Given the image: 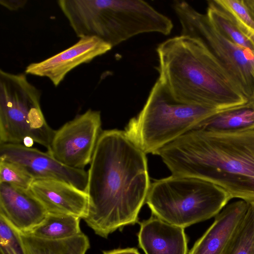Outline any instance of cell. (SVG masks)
<instances>
[{
    "mask_svg": "<svg viewBox=\"0 0 254 254\" xmlns=\"http://www.w3.org/2000/svg\"><path fill=\"white\" fill-rule=\"evenodd\" d=\"M112 48L98 38L82 37L67 49L41 62L29 64L25 72L26 74L46 77L56 87L73 69L90 62Z\"/></svg>",
    "mask_w": 254,
    "mask_h": 254,
    "instance_id": "obj_10",
    "label": "cell"
},
{
    "mask_svg": "<svg viewBox=\"0 0 254 254\" xmlns=\"http://www.w3.org/2000/svg\"><path fill=\"white\" fill-rule=\"evenodd\" d=\"M30 190L48 213L71 215L83 219L88 214L87 192L65 182L36 180Z\"/></svg>",
    "mask_w": 254,
    "mask_h": 254,
    "instance_id": "obj_12",
    "label": "cell"
},
{
    "mask_svg": "<svg viewBox=\"0 0 254 254\" xmlns=\"http://www.w3.org/2000/svg\"><path fill=\"white\" fill-rule=\"evenodd\" d=\"M158 79L177 101L225 110L249 100L216 58L196 38L180 35L157 48Z\"/></svg>",
    "mask_w": 254,
    "mask_h": 254,
    "instance_id": "obj_3",
    "label": "cell"
},
{
    "mask_svg": "<svg viewBox=\"0 0 254 254\" xmlns=\"http://www.w3.org/2000/svg\"><path fill=\"white\" fill-rule=\"evenodd\" d=\"M140 226L138 243L145 254H187L185 228L154 216L142 221Z\"/></svg>",
    "mask_w": 254,
    "mask_h": 254,
    "instance_id": "obj_14",
    "label": "cell"
},
{
    "mask_svg": "<svg viewBox=\"0 0 254 254\" xmlns=\"http://www.w3.org/2000/svg\"><path fill=\"white\" fill-rule=\"evenodd\" d=\"M103 254H140L135 248L119 249L105 251Z\"/></svg>",
    "mask_w": 254,
    "mask_h": 254,
    "instance_id": "obj_24",
    "label": "cell"
},
{
    "mask_svg": "<svg viewBox=\"0 0 254 254\" xmlns=\"http://www.w3.org/2000/svg\"><path fill=\"white\" fill-rule=\"evenodd\" d=\"M20 235L26 254H85L90 248L87 236L82 232L61 240H48L28 233Z\"/></svg>",
    "mask_w": 254,
    "mask_h": 254,
    "instance_id": "obj_15",
    "label": "cell"
},
{
    "mask_svg": "<svg viewBox=\"0 0 254 254\" xmlns=\"http://www.w3.org/2000/svg\"><path fill=\"white\" fill-rule=\"evenodd\" d=\"M249 205L241 199L227 204L189 254H224L242 224Z\"/></svg>",
    "mask_w": 254,
    "mask_h": 254,
    "instance_id": "obj_13",
    "label": "cell"
},
{
    "mask_svg": "<svg viewBox=\"0 0 254 254\" xmlns=\"http://www.w3.org/2000/svg\"><path fill=\"white\" fill-rule=\"evenodd\" d=\"M150 184L146 154L124 130H103L88 171L85 222L105 238L134 224Z\"/></svg>",
    "mask_w": 254,
    "mask_h": 254,
    "instance_id": "obj_1",
    "label": "cell"
},
{
    "mask_svg": "<svg viewBox=\"0 0 254 254\" xmlns=\"http://www.w3.org/2000/svg\"><path fill=\"white\" fill-rule=\"evenodd\" d=\"M206 14L214 28L223 37L241 47L254 51L250 35L217 0L207 1Z\"/></svg>",
    "mask_w": 254,
    "mask_h": 254,
    "instance_id": "obj_16",
    "label": "cell"
},
{
    "mask_svg": "<svg viewBox=\"0 0 254 254\" xmlns=\"http://www.w3.org/2000/svg\"><path fill=\"white\" fill-rule=\"evenodd\" d=\"M173 8L180 22L181 35L201 41L226 70L242 94L254 100V51L221 35L207 15L185 1L175 0Z\"/></svg>",
    "mask_w": 254,
    "mask_h": 254,
    "instance_id": "obj_7",
    "label": "cell"
},
{
    "mask_svg": "<svg viewBox=\"0 0 254 254\" xmlns=\"http://www.w3.org/2000/svg\"><path fill=\"white\" fill-rule=\"evenodd\" d=\"M27 0H0V4L11 10H15L23 7Z\"/></svg>",
    "mask_w": 254,
    "mask_h": 254,
    "instance_id": "obj_23",
    "label": "cell"
},
{
    "mask_svg": "<svg viewBox=\"0 0 254 254\" xmlns=\"http://www.w3.org/2000/svg\"><path fill=\"white\" fill-rule=\"evenodd\" d=\"M223 110L176 100L157 79L138 114L124 130L146 154L160 149Z\"/></svg>",
    "mask_w": 254,
    "mask_h": 254,
    "instance_id": "obj_4",
    "label": "cell"
},
{
    "mask_svg": "<svg viewBox=\"0 0 254 254\" xmlns=\"http://www.w3.org/2000/svg\"><path fill=\"white\" fill-rule=\"evenodd\" d=\"M252 1H253V4L254 5V0H252Z\"/></svg>",
    "mask_w": 254,
    "mask_h": 254,
    "instance_id": "obj_26",
    "label": "cell"
},
{
    "mask_svg": "<svg viewBox=\"0 0 254 254\" xmlns=\"http://www.w3.org/2000/svg\"><path fill=\"white\" fill-rule=\"evenodd\" d=\"M48 212L31 190L0 183V215L21 233L40 225Z\"/></svg>",
    "mask_w": 254,
    "mask_h": 254,
    "instance_id": "obj_11",
    "label": "cell"
},
{
    "mask_svg": "<svg viewBox=\"0 0 254 254\" xmlns=\"http://www.w3.org/2000/svg\"><path fill=\"white\" fill-rule=\"evenodd\" d=\"M250 35L254 34V5L252 0H217Z\"/></svg>",
    "mask_w": 254,
    "mask_h": 254,
    "instance_id": "obj_20",
    "label": "cell"
},
{
    "mask_svg": "<svg viewBox=\"0 0 254 254\" xmlns=\"http://www.w3.org/2000/svg\"><path fill=\"white\" fill-rule=\"evenodd\" d=\"M0 254H26L20 232L0 215Z\"/></svg>",
    "mask_w": 254,
    "mask_h": 254,
    "instance_id": "obj_21",
    "label": "cell"
},
{
    "mask_svg": "<svg viewBox=\"0 0 254 254\" xmlns=\"http://www.w3.org/2000/svg\"><path fill=\"white\" fill-rule=\"evenodd\" d=\"M34 179L16 163L0 159V183L29 190Z\"/></svg>",
    "mask_w": 254,
    "mask_h": 254,
    "instance_id": "obj_22",
    "label": "cell"
},
{
    "mask_svg": "<svg viewBox=\"0 0 254 254\" xmlns=\"http://www.w3.org/2000/svg\"><path fill=\"white\" fill-rule=\"evenodd\" d=\"M253 126L254 100H249L243 106L220 111L201 122L194 128L230 130Z\"/></svg>",
    "mask_w": 254,
    "mask_h": 254,
    "instance_id": "obj_17",
    "label": "cell"
},
{
    "mask_svg": "<svg viewBox=\"0 0 254 254\" xmlns=\"http://www.w3.org/2000/svg\"><path fill=\"white\" fill-rule=\"evenodd\" d=\"M80 219L71 215L48 213L43 221L27 233L44 239H66L81 233Z\"/></svg>",
    "mask_w": 254,
    "mask_h": 254,
    "instance_id": "obj_18",
    "label": "cell"
},
{
    "mask_svg": "<svg viewBox=\"0 0 254 254\" xmlns=\"http://www.w3.org/2000/svg\"><path fill=\"white\" fill-rule=\"evenodd\" d=\"M250 37L251 40L254 44V34H251Z\"/></svg>",
    "mask_w": 254,
    "mask_h": 254,
    "instance_id": "obj_25",
    "label": "cell"
},
{
    "mask_svg": "<svg viewBox=\"0 0 254 254\" xmlns=\"http://www.w3.org/2000/svg\"><path fill=\"white\" fill-rule=\"evenodd\" d=\"M155 154L172 175L210 182L232 198L254 203V126L230 130L193 128Z\"/></svg>",
    "mask_w": 254,
    "mask_h": 254,
    "instance_id": "obj_2",
    "label": "cell"
},
{
    "mask_svg": "<svg viewBox=\"0 0 254 254\" xmlns=\"http://www.w3.org/2000/svg\"><path fill=\"white\" fill-rule=\"evenodd\" d=\"M0 159L19 165L34 180H60L86 191L88 172L62 164L48 152L22 144H0Z\"/></svg>",
    "mask_w": 254,
    "mask_h": 254,
    "instance_id": "obj_9",
    "label": "cell"
},
{
    "mask_svg": "<svg viewBox=\"0 0 254 254\" xmlns=\"http://www.w3.org/2000/svg\"><path fill=\"white\" fill-rule=\"evenodd\" d=\"M224 254H254V203H250L242 224Z\"/></svg>",
    "mask_w": 254,
    "mask_h": 254,
    "instance_id": "obj_19",
    "label": "cell"
},
{
    "mask_svg": "<svg viewBox=\"0 0 254 254\" xmlns=\"http://www.w3.org/2000/svg\"><path fill=\"white\" fill-rule=\"evenodd\" d=\"M231 199L215 184L171 175L150 184L145 202L154 216L185 228L216 216Z\"/></svg>",
    "mask_w": 254,
    "mask_h": 254,
    "instance_id": "obj_5",
    "label": "cell"
},
{
    "mask_svg": "<svg viewBox=\"0 0 254 254\" xmlns=\"http://www.w3.org/2000/svg\"><path fill=\"white\" fill-rule=\"evenodd\" d=\"M40 98L25 74L0 70V144H22L30 138L49 149L55 130L45 120Z\"/></svg>",
    "mask_w": 254,
    "mask_h": 254,
    "instance_id": "obj_6",
    "label": "cell"
},
{
    "mask_svg": "<svg viewBox=\"0 0 254 254\" xmlns=\"http://www.w3.org/2000/svg\"><path fill=\"white\" fill-rule=\"evenodd\" d=\"M99 111L88 109L55 130L48 152L62 164L84 169L90 164L103 131Z\"/></svg>",
    "mask_w": 254,
    "mask_h": 254,
    "instance_id": "obj_8",
    "label": "cell"
}]
</instances>
